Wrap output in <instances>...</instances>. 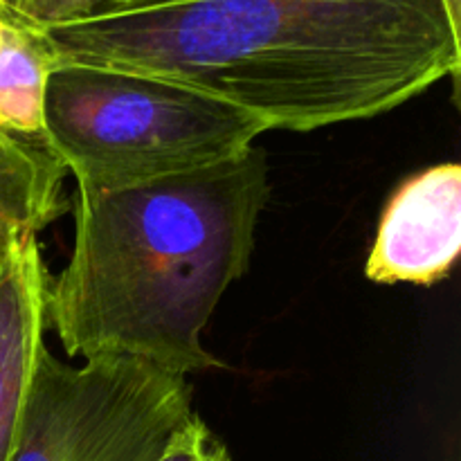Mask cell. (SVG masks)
<instances>
[{
	"label": "cell",
	"mask_w": 461,
	"mask_h": 461,
	"mask_svg": "<svg viewBox=\"0 0 461 461\" xmlns=\"http://www.w3.org/2000/svg\"><path fill=\"white\" fill-rule=\"evenodd\" d=\"M41 34L57 63L174 81L268 131L369 120L461 70L446 0H176Z\"/></svg>",
	"instance_id": "1"
},
{
	"label": "cell",
	"mask_w": 461,
	"mask_h": 461,
	"mask_svg": "<svg viewBox=\"0 0 461 461\" xmlns=\"http://www.w3.org/2000/svg\"><path fill=\"white\" fill-rule=\"evenodd\" d=\"M270 196L266 151L75 196V239L45 320L70 358L126 356L187 378L221 365L203 331L250 266Z\"/></svg>",
	"instance_id": "2"
},
{
	"label": "cell",
	"mask_w": 461,
	"mask_h": 461,
	"mask_svg": "<svg viewBox=\"0 0 461 461\" xmlns=\"http://www.w3.org/2000/svg\"><path fill=\"white\" fill-rule=\"evenodd\" d=\"M266 131L241 108L135 72L57 63L45 86L43 147L84 194L232 160Z\"/></svg>",
	"instance_id": "3"
},
{
	"label": "cell",
	"mask_w": 461,
	"mask_h": 461,
	"mask_svg": "<svg viewBox=\"0 0 461 461\" xmlns=\"http://www.w3.org/2000/svg\"><path fill=\"white\" fill-rule=\"evenodd\" d=\"M192 410L187 378L126 356L41 349L9 461H156Z\"/></svg>",
	"instance_id": "4"
},
{
	"label": "cell",
	"mask_w": 461,
	"mask_h": 461,
	"mask_svg": "<svg viewBox=\"0 0 461 461\" xmlns=\"http://www.w3.org/2000/svg\"><path fill=\"white\" fill-rule=\"evenodd\" d=\"M461 250V167H430L405 180L378 223L365 275L374 284L432 286Z\"/></svg>",
	"instance_id": "5"
},
{
	"label": "cell",
	"mask_w": 461,
	"mask_h": 461,
	"mask_svg": "<svg viewBox=\"0 0 461 461\" xmlns=\"http://www.w3.org/2000/svg\"><path fill=\"white\" fill-rule=\"evenodd\" d=\"M48 284L39 234H23L0 255V461L12 457L36 358L45 347Z\"/></svg>",
	"instance_id": "6"
},
{
	"label": "cell",
	"mask_w": 461,
	"mask_h": 461,
	"mask_svg": "<svg viewBox=\"0 0 461 461\" xmlns=\"http://www.w3.org/2000/svg\"><path fill=\"white\" fill-rule=\"evenodd\" d=\"M66 169L43 147L0 131V255L27 232L39 234L61 212Z\"/></svg>",
	"instance_id": "7"
},
{
	"label": "cell",
	"mask_w": 461,
	"mask_h": 461,
	"mask_svg": "<svg viewBox=\"0 0 461 461\" xmlns=\"http://www.w3.org/2000/svg\"><path fill=\"white\" fill-rule=\"evenodd\" d=\"M57 68L52 48L36 27L5 14L0 39V131L43 142V99Z\"/></svg>",
	"instance_id": "8"
},
{
	"label": "cell",
	"mask_w": 461,
	"mask_h": 461,
	"mask_svg": "<svg viewBox=\"0 0 461 461\" xmlns=\"http://www.w3.org/2000/svg\"><path fill=\"white\" fill-rule=\"evenodd\" d=\"M167 3L176 0H0V12L36 30H45L90 18L160 7Z\"/></svg>",
	"instance_id": "9"
},
{
	"label": "cell",
	"mask_w": 461,
	"mask_h": 461,
	"mask_svg": "<svg viewBox=\"0 0 461 461\" xmlns=\"http://www.w3.org/2000/svg\"><path fill=\"white\" fill-rule=\"evenodd\" d=\"M156 461H232V455L207 423L198 414H192Z\"/></svg>",
	"instance_id": "10"
},
{
	"label": "cell",
	"mask_w": 461,
	"mask_h": 461,
	"mask_svg": "<svg viewBox=\"0 0 461 461\" xmlns=\"http://www.w3.org/2000/svg\"><path fill=\"white\" fill-rule=\"evenodd\" d=\"M446 5H448L450 18L461 27V0H446Z\"/></svg>",
	"instance_id": "11"
},
{
	"label": "cell",
	"mask_w": 461,
	"mask_h": 461,
	"mask_svg": "<svg viewBox=\"0 0 461 461\" xmlns=\"http://www.w3.org/2000/svg\"><path fill=\"white\" fill-rule=\"evenodd\" d=\"M3 25H5V14L0 12V39H3Z\"/></svg>",
	"instance_id": "12"
}]
</instances>
